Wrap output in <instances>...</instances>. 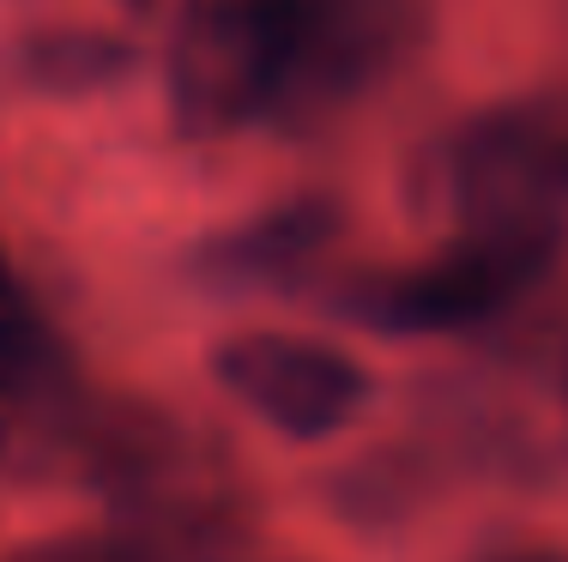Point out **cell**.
<instances>
[{
    "label": "cell",
    "instance_id": "6da1fadb",
    "mask_svg": "<svg viewBox=\"0 0 568 562\" xmlns=\"http://www.w3.org/2000/svg\"><path fill=\"white\" fill-rule=\"evenodd\" d=\"M442 194L471 236H568V103H503L442 152Z\"/></svg>",
    "mask_w": 568,
    "mask_h": 562
},
{
    "label": "cell",
    "instance_id": "7a4b0ae2",
    "mask_svg": "<svg viewBox=\"0 0 568 562\" xmlns=\"http://www.w3.org/2000/svg\"><path fill=\"white\" fill-rule=\"evenodd\" d=\"M284 0H182L170 31V115L194 140L273 115L284 85Z\"/></svg>",
    "mask_w": 568,
    "mask_h": 562
},
{
    "label": "cell",
    "instance_id": "3957f363",
    "mask_svg": "<svg viewBox=\"0 0 568 562\" xmlns=\"http://www.w3.org/2000/svg\"><path fill=\"white\" fill-rule=\"evenodd\" d=\"M284 7H291V43L273 115L291 122H327L333 110L375 91L412 61L429 24V0H284Z\"/></svg>",
    "mask_w": 568,
    "mask_h": 562
},
{
    "label": "cell",
    "instance_id": "277c9868",
    "mask_svg": "<svg viewBox=\"0 0 568 562\" xmlns=\"http://www.w3.org/2000/svg\"><path fill=\"white\" fill-rule=\"evenodd\" d=\"M550 260H557L550 243L459 231V243L442 248L436 260L369 278L351 297V315L382 333H459V327L490 320L496 309H508L520 290H532Z\"/></svg>",
    "mask_w": 568,
    "mask_h": 562
},
{
    "label": "cell",
    "instance_id": "5b68a950",
    "mask_svg": "<svg viewBox=\"0 0 568 562\" xmlns=\"http://www.w3.org/2000/svg\"><path fill=\"white\" fill-rule=\"evenodd\" d=\"M212 375L230 399L273 423L291 441H321L345 430L369 399V375L345 351L296 333H236L212 351Z\"/></svg>",
    "mask_w": 568,
    "mask_h": 562
},
{
    "label": "cell",
    "instance_id": "8992f818",
    "mask_svg": "<svg viewBox=\"0 0 568 562\" xmlns=\"http://www.w3.org/2000/svg\"><path fill=\"white\" fill-rule=\"evenodd\" d=\"M333 231V212L315 206V200H303V206H278L266 212L261 224H248V231H230L219 243L206 248V266L224 278H284L296 273L303 260H315L321 243H327Z\"/></svg>",
    "mask_w": 568,
    "mask_h": 562
},
{
    "label": "cell",
    "instance_id": "52a82bcc",
    "mask_svg": "<svg viewBox=\"0 0 568 562\" xmlns=\"http://www.w3.org/2000/svg\"><path fill=\"white\" fill-rule=\"evenodd\" d=\"M55 345H49V327H43V309L31 303V290L19 285L7 260H0V387H19L31 375L49 369Z\"/></svg>",
    "mask_w": 568,
    "mask_h": 562
},
{
    "label": "cell",
    "instance_id": "ba28073f",
    "mask_svg": "<svg viewBox=\"0 0 568 562\" xmlns=\"http://www.w3.org/2000/svg\"><path fill=\"white\" fill-rule=\"evenodd\" d=\"M12 562H170V556H158L140 539H49L19 551Z\"/></svg>",
    "mask_w": 568,
    "mask_h": 562
},
{
    "label": "cell",
    "instance_id": "9c48e42d",
    "mask_svg": "<svg viewBox=\"0 0 568 562\" xmlns=\"http://www.w3.org/2000/svg\"><path fill=\"white\" fill-rule=\"evenodd\" d=\"M7 441H12V411H7V387H0V453H7Z\"/></svg>",
    "mask_w": 568,
    "mask_h": 562
},
{
    "label": "cell",
    "instance_id": "30bf717a",
    "mask_svg": "<svg viewBox=\"0 0 568 562\" xmlns=\"http://www.w3.org/2000/svg\"><path fill=\"white\" fill-rule=\"evenodd\" d=\"M496 562H568V556H545V551H532V556H496Z\"/></svg>",
    "mask_w": 568,
    "mask_h": 562
}]
</instances>
